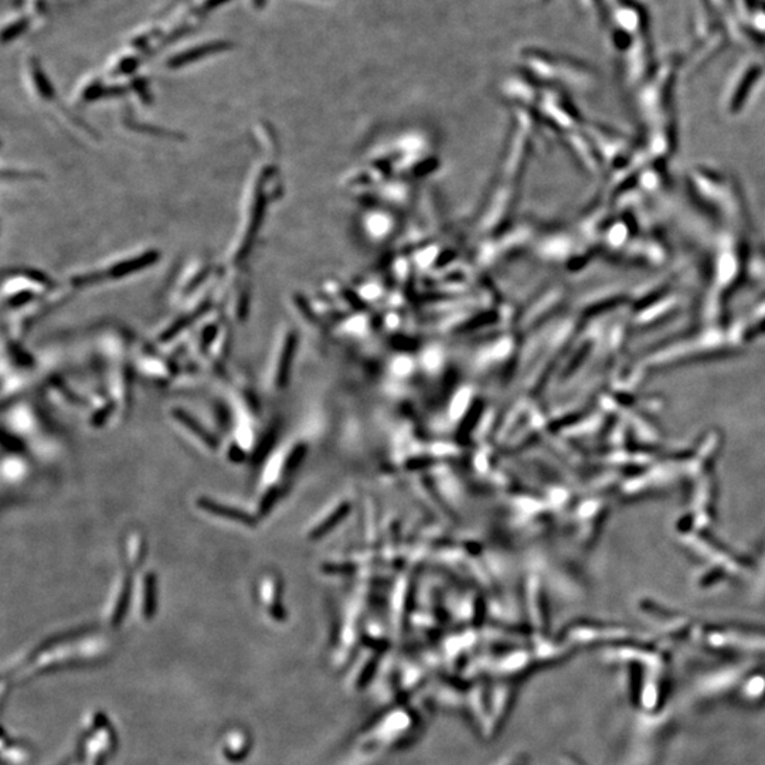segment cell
<instances>
[{
    "label": "cell",
    "mask_w": 765,
    "mask_h": 765,
    "mask_svg": "<svg viewBox=\"0 0 765 765\" xmlns=\"http://www.w3.org/2000/svg\"><path fill=\"white\" fill-rule=\"evenodd\" d=\"M268 170L267 167H261L255 178L251 183V189H248V200H247V213L244 216L243 225L240 227V235L234 243V248L231 251V261L240 262L247 257V252L251 250V243L255 237L258 228L262 224V217L266 213V205L268 200L267 194V182H268Z\"/></svg>",
    "instance_id": "6da1fadb"
},
{
    "label": "cell",
    "mask_w": 765,
    "mask_h": 765,
    "mask_svg": "<svg viewBox=\"0 0 765 765\" xmlns=\"http://www.w3.org/2000/svg\"><path fill=\"white\" fill-rule=\"evenodd\" d=\"M225 48H228V43H225V42H213V43L199 44V46L190 47V48H187V50H185L179 54H174L173 57L169 58L166 66L169 68H181V67H185V66L190 64L192 62L199 60V58L224 51Z\"/></svg>",
    "instance_id": "7a4b0ae2"
},
{
    "label": "cell",
    "mask_w": 765,
    "mask_h": 765,
    "mask_svg": "<svg viewBox=\"0 0 765 765\" xmlns=\"http://www.w3.org/2000/svg\"><path fill=\"white\" fill-rule=\"evenodd\" d=\"M197 506L200 509L205 510V512L212 513V515H216V516L232 520V522H239V523H243V524H247V526H252L255 523V519L251 515H248L247 512H244L241 509H237V508L221 505V504L216 502V500H212L209 497H200L197 500Z\"/></svg>",
    "instance_id": "3957f363"
},
{
    "label": "cell",
    "mask_w": 765,
    "mask_h": 765,
    "mask_svg": "<svg viewBox=\"0 0 765 765\" xmlns=\"http://www.w3.org/2000/svg\"><path fill=\"white\" fill-rule=\"evenodd\" d=\"M295 347H297L295 336H293V333H288V336L284 342V347H282L281 356H279V362H278V370H277V385H278V387H285V385H286L288 377H289L293 350H295Z\"/></svg>",
    "instance_id": "277c9868"
},
{
    "label": "cell",
    "mask_w": 765,
    "mask_h": 765,
    "mask_svg": "<svg viewBox=\"0 0 765 765\" xmlns=\"http://www.w3.org/2000/svg\"><path fill=\"white\" fill-rule=\"evenodd\" d=\"M173 416H174L176 420H179L183 425H186L192 432H194L200 439H203L205 444L210 445V447H216V445H217V443L214 441L213 435H212L208 430H204L203 427H200V424H199L196 420H193L187 413H185V411H182V409H174V411H173Z\"/></svg>",
    "instance_id": "5b68a950"
},
{
    "label": "cell",
    "mask_w": 765,
    "mask_h": 765,
    "mask_svg": "<svg viewBox=\"0 0 765 765\" xmlns=\"http://www.w3.org/2000/svg\"><path fill=\"white\" fill-rule=\"evenodd\" d=\"M347 513H349V505L344 504V505L339 506L328 519L323 520V522L315 528V531L311 533V539L316 540V539H320V537H323L325 535H328L331 531H333L335 526H338V524L347 516Z\"/></svg>",
    "instance_id": "8992f818"
},
{
    "label": "cell",
    "mask_w": 765,
    "mask_h": 765,
    "mask_svg": "<svg viewBox=\"0 0 765 765\" xmlns=\"http://www.w3.org/2000/svg\"><path fill=\"white\" fill-rule=\"evenodd\" d=\"M208 270H209V266L205 262L204 264L199 262L197 266H192V268H189L186 273V278L179 284L178 293H181V295L182 292L189 293L192 288L197 286L203 281V278L208 277Z\"/></svg>",
    "instance_id": "52a82bcc"
},
{
    "label": "cell",
    "mask_w": 765,
    "mask_h": 765,
    "mask_svg": "<svg viewBox=\"0 0 765 765\" xmlns=\"http://www.w3.org/2000/svg\"><path fill=\"white\" fill-rule=\"evenodd\" d=\"M156 577L155 574L149 573L145 577V585H143V616L149 618L155 612L156 605Z\"/></svg>",
    "instance_id": "ba28073f"
},
{
    "label": "cell",
    "mask_w": 765,
    "mask_h": 765,
    "mask_svg": "<svg viewBox=\"0 0 765 765\" xmlns=\"http://www.w3.org/2000/svg\"><path fill=\"white\" fill-rule=\"evenodd\" d=\"M129 598H131V585H129V581H127L124 590L121 591L120 594V598H118V602H116V608H115V612L112 614V624H118L121 620H122V615L127 612L128 609V604H129Z\"/></svg>",
    "instance_id": "9c48e42d"
},
{
    "label": "cell",
    "mask_w": 765,
    "mask_h": 765,
    "mask_svg": "<svg viewBox=\"0 0 765 765\" xmlns=\"http://www.w3.org/2000/svg\"><path fill=\"white\" fill-rule=\"evenodd\" d=\"M305 452H306V447L302 445V444L293 448L292 452L288 455V459L285 462V472H293V469H297V466L304 459Z\"/></svg>",
    "instance_id": "30bf717a"
},
{
    "label": "cell",
    "mask_w": 765,
    "mask_h": 765,
    "mask_svg": "<svg viewBox=\"0 0 765 765\" xmlns=\"http://www.w3.org/2000/svg\"><path fill=\"white\" fill-rule=\"evenodd\" d=\"M3 174H5V178H9V179H20V181H21V179H26V178H28V179H36L37 176H39V173H37L36 170H28V172H26V170H20V169H10L9 172L5 170Z\"/></svg>",
    "instance_id": "8fae6325"
},
{
    "label": "cell",
    "mask_w": 765,
    "mask_h": 765,
    "mask_svg": "<svg viewBox=\"0 0 765 765\" xmlns=\"http://www.w3.org/2000/svg\"><path fill=\"white\" fill-rule=\"evenodd\" d=\"M275 499H277V490L273 489V490H270L266 496H264L262 502H261V505H259V512L267 513V512L271 509V506H274Z\"/></svg>",
    "instance_id": "7c38bea8"
}]
</instances>
